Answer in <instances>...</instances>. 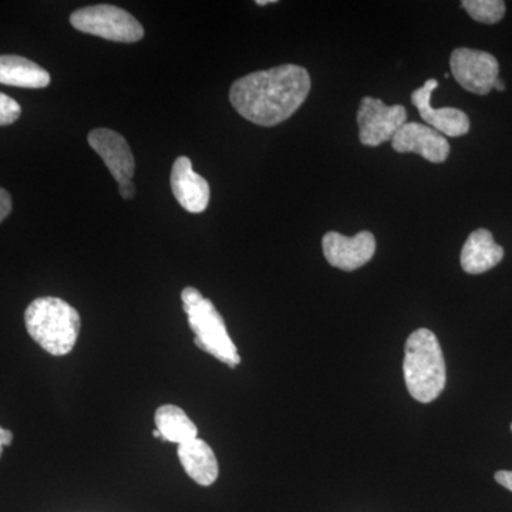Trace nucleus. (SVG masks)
I'll list each match as a JSON object with an SVG mask.
<instances>
[{"instance_id":"obj_1","label":"nucleus","mask_w":512,"mask_h":512,"mask_svg":"<svg viewBox=\"0 0 512 512\" xmlns=\"http://www.w3.org/2000/svg\"><path fill=\"white\" fill-rule=\"evenodd\" d=\"M311 84L305 67L282 64L238 79L229 90V100L244 119L258 126L274 127L305 103Z\"/></svg>"},{"instance_id":"obj_2","label":"nucleus","mask_w":512,"mask_h":512,"mask_svg":"<svg viewBox=\"0 0 512 512\" xmlns=\"http://www.w3.org/2000/svg\"><path fill=\"white\" fill-rule=\"evenodd\" d=\"M30 338L53 356H66L76 346L82 320L79 312L55 296L37 298L25 312Z\"/></svg>"},{"instance_id":"obj_3","label":"nucleus","mask_w":512,"mask_h":512,"mask_svg":"<svg viewBox=\"0 0 512 512\" xmlns=\"http://www.w3.org/2000/svg\"><path fill=\"white\" fill-rule=\"evenodd\" d=\"M404 380L413 399L431 403L446 387V362L443 350L433 332L417 329L404 346Z\"/></svg>"},{"instance_id":"obj_4","label":"nucleus","mask_w":512,"mask_h":512,"mask_svg":"<svg viewBox=\"0 0 512 512\" xmlns=\"http://www.w3.org/2000/svg\"><path fill=\"white\" fill-rule=\"evenodd\" d=\"M181 299L188 323L195 335V345L232 369L241 365L237 346L229 338L227 326L214 303L204 298L201 292L192 286L184 288Z\"/></svg>"},{"instance_id":"obj_5","label":"nucleus","mask_w":512,"mask_h":512,"mask_svg":"<svg viewBox=\"0 0 512 512\" xmlns=\"http://www.w3.org/2000/svg\"><path fill=\"white\" fill-rule=\"evenodd\" d=\"M74 29L111 42L136 43L143 39L144 28L127 10L111 5L86 6L70 16Z\"/></svg>"},{"instance_id":"obj_6","label":"nucleus","mask_w":512,"mask_h":512,"mask_svg":"<svg viewBox=\"0 0 512 512\" xmlns=\"http://www.w3.org/2000/svg\"><path fill=\"white\" fill-rule=\"evenodd\" d=\"M406 107L400 104L387 106L375 97H363L357 110V126H359L360 143L367 147L392 143L397 131L407 123Z\"/></svg>"},{"instance_id":"obj_7","label":"nucleus","mask_w":512,"mask_h":512,"mask_svg":"<svg viewBox=\"0 0 512 512\" xmlns=\"http://www.w3.org/2000/svg\"><path fill=\"white\" fill-rule=\"evenodd\" d=\"M450 67L457 83L478 96L490 93L500 74V64L493 55L466 47L451 53Z\"/></svg>"},{"instance_id":"obj_8","label":"nucleus","mask_w":512,"mask_h":512,"mask_svg":"<svg viewBox=\"0 0 512 512\" xmlns=\"http://www.w3.org/2000/svg\"><path fill=\"white\" fill-rule=\"evenodd\" d=\"M326 261L342 271H356L365 266L376 252V238L372 232L362 231L355 237H345L330 231L322 239Z\"/></svg>"},{"instance_id":"obj_9","label":"nucleus","mask_w":512,"mask_h":512,"mask_svg":"<svg viewBox=\"0 0 512 512\" xmlns=\"http://www.w3.org/2000/svg\"><path fill=\"white\" fill-rule=\"evenodd\" d=\"M392 147L397 153H416L434 164L444 163L450 154V144L443 134L414 121L403 124L397 131Z\"/></svg>"},{"instance_id":"obj_10","label":"nucleus","mask_w":512,"mask_h":512,"mask_svg":"<svg viewBox=\"0 0 512 512\" xmlns=\"http://www.w3.org/2000/svg\"><path fill=\"white\" fill-rule=\"evenodd\" d=\"M439 87L436 79H429L420 89L412 93V103L419 110L421 120L434 130L439 131L444 137L466 136L470 131V119L464 111L453 109V107H444L436 110L431 106V96L434 90Z\"/></svg>"},{"instance_id":"obj_11","label":"nucleus","mask_w":512,"mask_h":512,"mask_svg":"<svg viewBox=\"0 0 512 512\" xmlns=\"http://www.w3.org/2000/svg\"><path fill=\"white\" fill-rule=\"evenodd\" d=\"M87 140H89L90 147L107 165L117 183L131 181L134 171H136V161H134L126 138L109 128H96V130L90 131Z\"/></svg>"},{"instance_id":"obj_12","label":"nucleus","mask_w":512,"mask_h":512,"mask_svg":"<svg viewBox=\"0 0 512 512\" xmlns=\"http://www.w3.org/2000/svg\"><path fill=\"white\" fill-rule=\"evenodd\" d=\"M171 190L178 204L192 214L204 212L210 204V184L195 173L188 157L181 156L175 160L171 170Z\"/></svg>"},{"instance_id":"obj_13","label":"nucleus","mask_w":512,"mask_h":512,"mask_svg":"<svg viewBox=\"0 0 512 512\" xmlns=\"http://www.w3.org/2000/svg\"><path fill=\"white\" fill-rule=\"evenodd\" d=\"M504 249L494 241L488 229L480 228L471 232L461 251V268L470 275H480L500 264Z\"/></svg>"},{"instance_id":"obj_14","label":"nucleus","mask_w":512,"mask_h":512,"mask_svg":"<svg viewBox=\"0 0 512 512\" xmlns=\"http://www.w3.org/2000/svg\"><path fill=\"white\" fill-rule=\"evenodd\" d=\"M178 460L187 476L202 487H210L220 476L217 456L207 441L194 439L178 446Z\"/></svg>"},{"instance_id":"obj_15","label":"nucleus","mask_w":512,"mask_h":512,"mask_svg":"<svg viewBox=\"0 0 512 512\" xmlns=\"http://www.w3.org/2000/svg\"><path fill=\"white\" fill-rule=\"evenodd\" d=\"M50 74L39 64L15 55L0 56V84L23 89H45Z\"/></svg>"},{"instance_id":"obj_16","label":"nucleus","mask_w":512,"mask_h":512,"mask_svg":"<svg viewBox=\"0 0 512 512\" xmlns=\"http://www.w3.org/2000/svg\"><path fill=\"white\" fill-rule=\"evenodd\" d=\"M154 421L163 441L181 446L198 437V429L194 421L175 404H164L158 407L154 414Z\"/></svg>"},{"instance_id":"obj_17","label":"nucleus","mask_w":512,"mask_h":512,"mask_svg":"<svg viewBox=\"0 0 512 512\" xmlns=\"http://www.w3.org/2000/svg\"><path fill=\"white\" fill-rule=\"evenodd\" d=\"M461 6L467 10L471 18L485 25H494L504 18L503 0H464Z\"/></svg>"},{"instance_id":"obj_18","label":"nucleus","mask_w":512,"mask_h":512,"mask_svg":"<svg viewBox=\"0 0 512 512\" xmlns=\"http://www.w3.org/2000/svg\"><path fill=\"white\" fill-rule=\"evenodd\" d=\"M20 114H22V107L19 106L18 101L0 93V127L15 123Z\"/></svg>"},{"instance_id":"obj_19","label":"nucleus","mask_w":512,"mask_h":512,"mask_svg":"<svg viewBox=\"0 0 512 512\" xmlns=\"http://www.w3.org/2000/svg\"><path fill=\"white\" fill-rule=\"evenodd\" d=\"M10 211H12V198L8 191L0 188V222L8 218Z\"/></svg>"},{"instance_id":"obj_20","label":"nucleus","mask_w":512,"mask_h":512,"mask_svg":"<svg viewBox=\"0 0 512 512\" xmlns=\"http://www.w3.org/2000/svg\"><path fill=\"white\" fill-rule=\"evenodd\" d=\"M495 481L512 493V471H497Z\"/></svg>"},{"instance_id":"obj_21","label":"nucleus","mask_w":512,"mask_h":512,"mask_svg":"<svg viewBox=\"0 0 512 512\" xmlns=\"http://www.w3.org/2000/svg\"><path fill=\"white\" fill-rule=\"evenodd\" d=\"M119 191L124 200H131L136 195V187H134L133 181H124V183L119 184Z\"/></svg>"},{"instance_id":"obj_22","label":"nucleus","mask_w":512,"mask_h":512,"mask_svg":"<svg viewBox=\"0 0 512 512\" xmlns=\"http://www.w3.org/2000/svg\"><path fill=\"white\" fill-rule=\"evenodd\" d=\"M13 434L9 430L0 427V456H2V447L12 444Z\"/></svg>"},{"instance_id":"obj_23","label":"nucleus","mask_w":512,"mask_h":512,"mask_svg":"<svg viewBox=\"0 0 512 512\" xmlns=\"http://www.w3.org/2000/svg\"><path fill=\"white\" fill-rule=\"evenodd\" d=\"M493 89L498 90V92H504L505 84L503 80H500V77H498V79L495 80Z\"/></svg>"},{"instance_id":"obj_24","label":"nucleus","mask_w":512,"mask_h":512,"mask_svg":"<svg viewBox=\"0 0 512 512\" xmlns=\"http://www.w3.org/2000/svg\"><path fill=\"white\" fill-rule=\"evenodd\" d=\"M271 3H275V0H258V2H256V5L264 6L271 5Z\"/></svg>"},{"instance_id":"obj_25","label":"nucleus","mask_w":512,"mask_h":512,"mask_svg":"<svg viewBox=\"0 0 512 512\" xmlns=\"http://www.w3.org/2000/svg\"><path fill=\"white\" fill-rule=\"evenodd\" d=\"M153 436L156 437V439H161L160 431L157 429L153 431Z\"/></svg>"},{"instance_id":"obj_26","label":"nucleus","mask_w":512,"mask_h":512,"mask_svg":"<svg viewBox=\"0 0 512 512\" xmlns=\"http://www.w3.org/2000/svg\"><path fill=\"white\" fill-rule=\"evenodd\" d=\"M511 430H512V426H511Z\"/></svg>"}]
</instances>
